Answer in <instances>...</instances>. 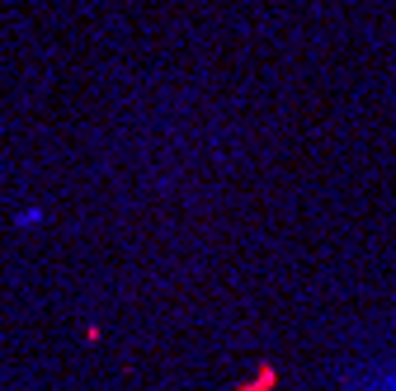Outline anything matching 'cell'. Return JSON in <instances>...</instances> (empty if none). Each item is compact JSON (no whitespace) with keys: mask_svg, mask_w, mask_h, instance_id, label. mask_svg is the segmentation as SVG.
Masks as SVG:
<instances>
[{"mask_svg":"<svg viewBox=\"0 0 396 391\" xmlns=\"http://www.w3.org/2000/svg\"><path fill=\"white\" fill-rule=\"evenodd\" d=\"M344 391H396V359L382 368H368L364 377H354Z\"/></svg>","mask_w":396,"mask_h":391,"instance_id":"1","label":"cell"},{"mask_svg":"<svg viewBox=\"0 0 396 391\" xmlns=\"http://www.w3.org/2000/svg\"><path fill=\"white\" fill-rule=\"evenodd\" d=\"M43 222V208H24V212H15V227H24V231H33Z\"/></svg>","mask_w":396,"mask_h":391,"instance_id":"2","label":"cell"}]
</instances>
